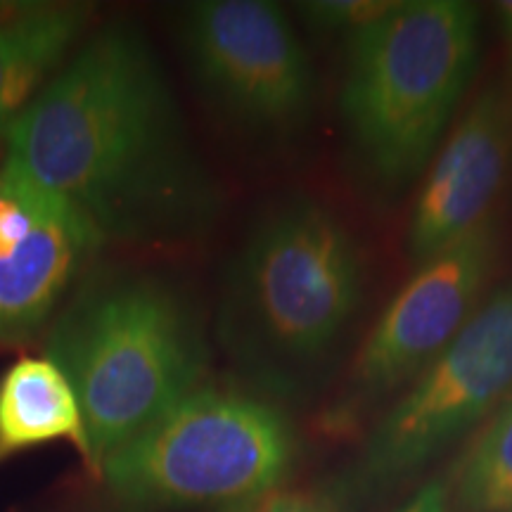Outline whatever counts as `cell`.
Segmentation results:
<instances>
[{
  "label": "cell",
  "mask_w": 512,
  "mask_h": 512,
  "mask_svg": "<svg viewBox=\"0 0 512 512\" xmlns=\"http://www.w3.org/2000/svg\"><path fill=\"white\" fill-rule=\"evenodd\" d=\"M98 247L91 228L48 190L34 226L0 249V344L41 330Z\"/></svg>",
  "instance_id": "10"
},
{
  "label": "cell",
  "mask_w": 512,
  "mask_h": 512,
  "mask_svg": "<svg viewBox=\"0 0 512 512\" xmlns=\"http://www.w3.org/2000/svg\"><path fill=\"white\" fill-rule=\"evenodd\" d=\"M83 24L79 5L17 3L0 15V138L60 72Z\"/></svg>",
  "instance_id": "11"
},
{
  "label": "cell",
  "mask_w": 512,
  "mask_h": 512,
  "mask_svg": "<svg viewBox=\"0 0 512 512\" xmlns=\"http://www.w3.org/2000/svg\"><path fill=\"white\" fill-rule=\"evenodd\" d=\"M512 174V98L489 83L446 133L420 178L406 233L413 266L494 219Z\"/></svg>",
  "instance_id": "9"
},
{
  "label": "cell",
  "mask_w": 512,
  "mask_h": 512,
  "mask_svg": "<svg viewBox=\"0 0 512 512\" xmlns=\"http://www.w3.org/2000/svg\"><path fill=\"white\" fill-rule=\"evenodd\" d=\"M366 285V254L347 223L316 197L283 195L256 216L223 275V354L259 396L304 399L328 380Z\"/></svg>",
  "instance_id": "2"
},
{
  "label": "cell",
  "mask_w": 512,
  "mask_h": 512,
  "mask_svg": "<svg viewBox=\"0 0 512 512\" xmlns=\"http://www.w3.org/2000/svg\"><path fill=\"white\" fill-rule=\"evenodd\" d=\"M392 512H451V484L448 477H432Z\"/></svg>",
  "instance_id": "16"
},
{
  "label": "cell",
  "mask_w": 512,
  "mask_h": 512,
  "mask_svg": "<svg viewBox=\"0 0 512 512\" xmlns=\"http://www.w3.org/2000/svg\"><path fill=\"white\" fill-rule=\"evenodd\" d=\"M399 0H306L299 3V17L318 34L347 36V41L370 24L380 22Z\"/></svg>",
  "instance_id": "14"
},
{
  "label": "cell",
  "mask_w": 512,
  "mask_h": 512,
  "mask_svg": "<svg viewBox=\"0 0 512 512\" xmlns=\"http://www.w3.org/2000/svg\"><path fill=\"white\" fill-rule=\"evenodd\" d=\"M5 143V162L67 202L100 245H178L219 219L221 192L162 64L128 24L95 31Z\"/></svg>",
  "instance_id": "1"
},
{
  "label": "cell",
  "mask_w": 512,
  "mask_h": 512,
  "mask_svg": "<svg viewBox=\"0 0 512 512\" xmlns=\"http://www.w3.org/2000/svg\"><path fill=\"white\" fill-rule=\"evenodd\" d=\"M8 8H10V5H5V3H0V15H3V12H5V10H8Z\"/></svg>",
  "instance_id": "19"
},
{
  "label": "cell",
  "mask_w": 512,
  "mask_h": 512,
  "mask_svg": "<svg viewBox=\"0 0 512 512\" xmlns=\"http://www.w3.org/2000/svg\"><path fill=\"white\" fill-rule=\"evenodd\" d=\"M67 441L86 463L79 401L48 358H19L0 375V465L24 451Z\"/></svg>",
  "instance_id": "12"
},
{
  "label": "cell",
  "mask_w": 512,
  "mask_h": 512,
  "mask_svg": "<svg viewBox=\"0 0 512 512\" xmlns=\"http://www.w3.org/2000/svg\"><path fill=\"white\" fill-rule=\"evenodd\" d=\"M494 17L498 27V38H501V60H503V74L501 86L505 93L512 98V0H498L494 5Z\"/></svg>",
  "instance_id": "17"
},
{
  "label": "cell",
  "mask_w": 512,
  "mask_h": 512,
  "mask_svg": "<svg viewBox=\"0 0 512 512\" xmlns=\"http://www.w3.org/2000/svg\"><path fill=\"white\" fill-rule=\"evenodd\" d=\"M512 394V280L496 287L448 347L375 420L344 496L411 482Z\"/></svg>",
  "instance_id": "6"
},
{
  "label": "cell",
  "mask_w": 512,
  "mask_h": 512,
  "mask_svg": "<svg viewBox=\"0 0 512 512\" xmlns=\"http://www.w3.org/2000/svg\"><path fill=\"white\" fill-rule=\"evenodd\" d=\"M498 254L494 219L415 266L351 358L325 425L344 432L366 420L456 339L482 304Z\"/></svg>",
  "instance_id": "8"
},
{
  "label": "cell",
  "mask_w": 512,
  "mask_h": 512,
  "mask_svg": "<svg viewBox=\"0 0 512 512\" xmlns=\"http://www.w3.org/2000/svg\"><path fill=\"white\" fill-rule=\"evenodd\" d=\"M297 456L278 403L200 387L107 456L95 479L112 512H221L280 491Z\"/></svg>",
  "instance_id": "5"
},
{
  "label": "cell",
  "mask_w": 512,
  "mask_h": 512,
  "mask_svg": "<svg viewBox=\"0 0 512 512\" xmlns=\"http://www.w3.org/2000/svg\"><path fill=\"white\" fill-rule=\"evenodd\" d=\"M259 505H261V503H256V505H247V508H235V510H221V512H259Z\"/></svg>",
  "instance_id": "18"
},
{
  "label": "cell",
  "mask_w": 512,
  "mask_h": 512,
  "mask_svg": "<svg viewBox=\"0 0 512 512\" xmlns=\"http://www.w3.org/2000/svg\"><path fill=\"white\" fill-rule=\"evenodd\" d=\"M482 15L465 0H399L347 41L339 117L361 181L382 197L422 178L477 72Z\"/></svg>",
  "instance_id": "4"
},
{
  "label": "cell",
  "mask_w": 512,
  "mask_h": 512,
  "mask_svg": "<svg viewBox=\"0 0 512 512\" xmlns=\"http://www.w3.org/2000/svg\"><path fill=\"white\" fill-rule=\"evenodd\" d=\"M79 401L86 465H100L202 387L204 323L190 294L162 273L100 268L69 292L46 342Z\"/></svg>",
  "instance_id": "3"
},
{
  "label": "cell",
  "mask_w": 512,
  "mask_h": 512,
  "mask_svg": "<svg viewBox=\"0 0 512 512\" xmlns=\"http://www.w3.org/2000/svg\"><path fill=\"white\" fill-rule=\"evenodd\" d=\"M259 512H342V503L330 491H275L261 501Z\"/></svg>",
  "instance_id": "15"
},
{
  "label": "cell",
  "mask_w": 512,
  "mask_h": 512,
  "mask_svg": "<svg viewBox=\"0 0 512 512\" xmlns=\"http://www.w3.org/2000/svg\"><path fill=\"white\" fill-rule=\"evenodd\" d=\"M448 484L451 510L512 512V394L486 418Z\"/></svg>",
  "instance_id": "13"
},
{
  "label": "cell",
  "mask_w": 512,
  "mask_h": 512,
  "mask_svg": "<svg viewBox=\"0 0 512 512\" xmlns=\"http://www.w3.org/2000/svg\"><path fill=\"white\" fill-rule=\"evenodd\" d=\"M178 41L197 91L230 128L283 147L309 128L313 64L294 24L268 0H202L183 10Z\"/></svg>",
  "instance_id": "7"
}]
</instances>
